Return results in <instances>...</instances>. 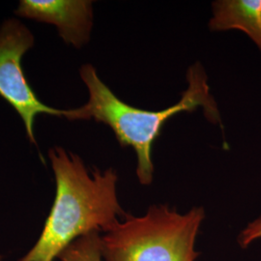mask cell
<instances>
[{"label": "cell", "mask_w": 261, "mask_h": 261, "mask_svg": "<svg viewBox=\"0 0 261 261\" xmlns=\"http://www.w3.org/2000/svg\"><path fill=\"white\" fill-rule=\"evenodd\" d=\"M48 157L56 178L55 201L37 242L19 261H55L79 238L107 232L126 214L113 168L90 171L77 155L61 147L49 150Z\"/></svg>", "instance_id": "6da1fadb"}, {"label": "cell", "mask_w": 261, "mask_h": 261, "mask_svg": "<svg viewBox=\"0 0 261 261\" xmlns=\"http://www.w3.org/2000/svg\"><path fill=\"white\" fill-rule=\"evenodd\" d=\"M80 75L88 89L89 99L80 108L62 110L61 116L70 121L94 120L108 125L121 146L135 150L138 159L137 176L141 185L148 186L153 181V144L170 118L201 108L208 121L222 125L208 76L199 62L189 67L186 75L188 86L180 101L162 111H146L123 102L103 84L94 66H83Z\"/></svg>", "instance_id": "7a4b0ae2"}, {"label": "cell", "mask_w": 261, "mask_h": 261, "mask_svg": "<svg viewBox=\"0 0 261 261\" xmlns=\"http://www.w3.org/2000/svg\"><path fill=\"white\" fill-rule=\"evenodd\" d=\"M203 207L179 213L168 204L150 206L141 216L126 213L100 235L103 261H196V236Z\"/></svg>", "instance_id": "3957f363"}, {"label": "cell", "mask_w": 261, "mask_h": 261, "mask_svg": "<svg viewBox=\"0 0 261 261\" xmlns=\"http://www.w3.org/2000/svg\"><path fill=\"white\" fill-rule=\"evenodd\" d=\"M34 45L30 30L17 19L5 20L0 28V96L22 119L30 142L36 144L33 125L39 114L61 116L62 110L42 103L28 84L21 59Z\"/></svg>", "instance_id": "277c9868"}, {"label": "cell", "mask_w": 261, "mask_h": 261, "mask_svg": "<svg viewBox=\"0 0 261 261\" xmlns=\"http://www.w3.org/2000/svg\"><path fill=\"white\" fill-rule=\"evenodd\" d=\"M16 15L56 25L59 36L76 48L86 45L93 27V2L88 0H22Z\"/></svg>", "instance_id": "5b68a950"}, {"label": "cell", "mask_w": 261, "mask_h": 261, "mask_svg": "<svg viewBox=\"0 0 261 261\" xmlns=\"http://www.w3.org/2000/svg\"><path fill=\"white\" fill-rule=\"evenodd\" d=\"M212 12L211 31H243L261 51V0H217Z\"/></svg>", "instance_id": "8992f818"}, {"label": "cell", "mask_w": 261, "mask_h": 261, "mask_svg": "<svg viewBox=\"0 0 261 261\" xmlns=\"http://www.w3.org/2000/svg\"><path fill=\"white\" fill-rule=\"evenodd\" d=\"M101 233L88 234L79 238L60 253V261H103L100 251Z\"/></svg>", "instance_id": "52a82bcc"}, {"label": "cell", "mask_w": 261, "mask_h": 261, "mask_svg": "<svg viewBox=\"0 0 261 261\" xmlns=\"http://www.w3.org/2000/svg\"><path fill=\"white\" fill-rule=\"evenodd\" d=\"M259 239H261V215L257 219L248 224L239 234L237 240L239 246L243 249H246Z\"/></svg>", "instance_id": "ba28073f"}, {"label": "cell", "mask_w": 261, "mask_h": 261, "mask_svg": "<svg viewBox=\"0 0 261 261\" xmlns=\"http://www.w3.org/2000/svg\"><path fill=\"white\" fill-rule=\"evenodd\" d=\"M1 259H2V256H1V255H0V260H1Z\"/></svg>", "instance_id": "9c48e42d"}]
</instances>
